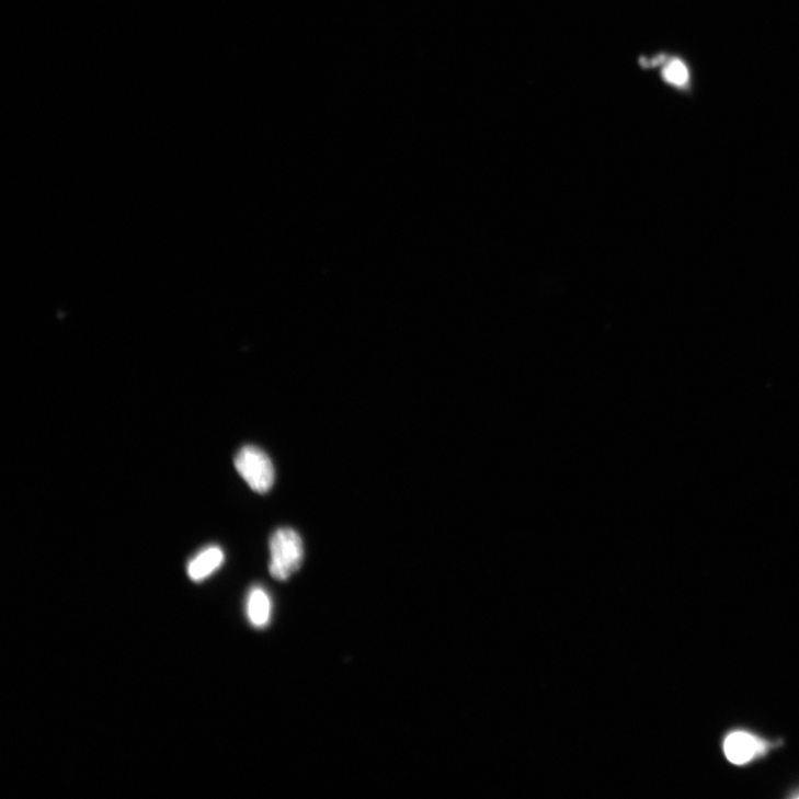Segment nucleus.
<instances>
[{
    "instance_id": "2",
    "label": "nucleus",
    "mask_w": 799,
    "mask_h": 799,
    "mask_svg": "<svg viewBox=\"0 0 799 799\" xmlns=\"http://www.w3.org/2000/svg\"><path fill=\"white\" fill-rule=\"evenodd\" d=\"M235 466L246 483L256 493L269 492L275 483L273 461L254 446L243 447L236 456Z\"/></svg>"
},
{
    "instance_id": "3",
    "label": "nucleus",
    "mask_w": 799,
    "mask_h": 799,
    "mask_svg": "<svg viewBox=\"0 0 799 799\" xmlns=\"http://www.w3.org/2000/svg\"><path fill=\"white\" fill-rule=\"evenodd\" d=\"M769 743L756 734L737 730L729 733L723 743V751L728 761L738 766L747 765L764 756Z\"/></svg>"
},
{
    "instance_id": "4",
    "label": "nucleus",
    "mask_w": 799,
    "mask_h": 799,
    "mask_svg": "<svg viewBox=\"0 0 799 799\" xmlns=\"http://www.w3.org/2000/svg\"><path fill=\"white\" fill-rule=\"evenodd\" d=\"M246 609L250 625L255 629H264L271 624L273 614L270 593L259 585L253 586L248 594Z\"/></svg>"
},
{
    "instance_id": "6",
    "label": "nucleus",
    "mask_w": 799,
    "mask_h": 799,
    "mask_svg": "<svg viewBox=\"0 0 799 799\" xmlns=\"http://www.w3.org/2000/svg\"><path fill=\"white\" fill-rule=\"evenodd\" d=\"M664 80L677 88H684L689 81V72L685 64L673 59L666 64L663 70Z\"/></svg>"
},
{
    "instance_id": "1",
    "label": "nucleus",
    "mask_w": 799,
    "mask_h": 799,
    "mask_svg": "<svg viewBox=\"0 0 799 799\" xmlns=\"http://www.w3.org/2000/svg\"><path fill=\"white\" fill-rule=\"evenodd\" d=\"M270 571L278 581L289 580L304 561V543L298 532L290 527L278 528L271 539Z\"/></svg>"
},
{
    "instance_id": "7",
    "label": "nucleus",
    "mask_w": 799,
    "mask_h": 799,
    "mask_svg": "<svg viewBox=\"0 0 799 799\" xmlns=\"http://www.w3.org/2000/svg\"><path fill=\"white\" fill-rule=\"evenodd\" d=\"M795 797H796V798H799V791H797V794L795 795Z\"/></svg>"
},
{
    "instance_id": "5",
    "label": "nucleus",
    "mask_w": 799,
    "mask_h": 799,
    "mask_svg": "<svg viewBox=\"0 0 799 799\" xmlns=\"http://www.w3.org/2000/svg\"><path fill=\"white\" fill-rule=\"evenodd\" d=\"M224 562L225 553L221 548L217 546L205 548L189 563V577L194 582H203L217 572Z\"/></svg>"
}]
</instances>
